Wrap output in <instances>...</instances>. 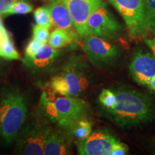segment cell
Returning <instances> with one entry per match:
<instances>
[{
  "instance_id": "24",
  "label": "cell",
  "mask_w": 155,
  "mask_h": 155,
  "mask_svg": "<svg viewBox=\"0 0 155 155\" xmlns=\"http://www.w3.org/2000/svg\"><path fill=\"white\" fill-rule=\"evenodd\" d=\"M128 152H129V147L127 145L119 141L114 146L111 155H124L127 154Z\"/></svg>"
},
{
  "instance_id": "15",
  "label": "cell",
  "mask_w": 155,
  "mask_h": 155,
  "mask_svg": "<svg viewBox=\"0 0 155 155\" xmlns=\"http://www.w3.org/2000/svg\"><path fill=\"white\" fill-rule=\"evenodd\" d=\"M66 131L75 141H83L91 134L93 125L89 118H84L73 124Z\"/></svg>"
},
{
  "instance_id": "20",
  "label": "cell",
  "mask_w": 155,
  "mask_h": 155,
  "mask_svg": "<svg viewBox=\"0 0 155 155\" xmlns=\"http://www.w3.org/2000/svg\"><path fill=\"white\" fill-rule=\"evenodd\" d=\"M116 101V94L113 89H103L98 97V101L101 108H111L115 105Z\"/></svg>"
},
{
  "instance_id": "28",
  "label": "cell",
  "mask_w": 155,
  "mask_h": 155,
  "mask_svg": "<svg viewBox=\"0 0 155 155\" xmlns=\"http://www.w3.org/2000/svg\"><path fill=\"white\" fill-rule=\"evenodd\" d=\"M0 31H1V32H2L3 33H5V34L6 33H8V32H7V30H6V29L5 28V27H4L1 17H0Z\"/></svg>"
},
{
  "instance_id": "13",
  "label": "cell",
  "mask_w": 155,
  "mask_h": 155,
  "mask_svg": "<svg viewBox=\"0 0 155 155\" xmlns=\"http://www.w3.org/2000/svg\"><path fill=\"white\" fill-rule=\"evenodd\" d=\"M53 26L77 33L72 17L63 0H50L48 5Z\"/></svg>"
},
{
  "instance_id": "19",
  "label": "cell",
  "mask_w": 155,
  "mask_h": 155,
  "mask_svg": "<svg viewBox=\"0 0 155 155\" xmlns=\"http://www.w3.org/2000/svg\"><path fill=\"white\" fill-rule=\"evenodd\" d=\"M34 18L37 25L40 26L45 27L48 29L53 27L51 17L48 6H43L36 9L34 12Z\"/></svg>"
},
{
  "instance_id": "7",
  "label": "cell",
  "mask_w": 155,
  "mask_h": 155,
  "mask_svg": "<svg viewBox=\"0 0 155 155\" xmlns=\"http://www.w3.org/2000/svg\"><path fill=\"white\" fill-rule=\"evenodd\" d=\"M83 48L88 61L98 67L110 65L119 59L120 48L108 40L95 35L83 37Z\"/></svg>"
},
{
  "instance_id": "29",
  "label": "cell",
  "mask_w": 155,
  "mask_h": 155,
  "mask_svg": "<svg viewBox=\"0 0 155 155\" xmlns=\"http://www.w3.org/2000/svg\"><path fill=\"white\" fill-rule=\"evenodd\" d=\"M151 152L153 154H155V139L152 141V144H151Z\"/></svg>"
},
{
  "instance_id": "17",
  "label": "cell",
  "mask_w": 155,
  "mask_h": 155,
  "mask_svg": "<svg viewBox=\"0 0 155 155\" xmlns=\"http://www.w3.org/2000/svg\"><path fill=\"white\" fill-rule=\"evenodd\" d=\"M144 12L148 32L155 36V0H145Z\"/></svg>"
},
{
  "instance_id": "21",
  "label": "cell",
  "mask_w": 155,
  "mask_h": 155,
  "mask_svg": "<svg viewBox=\"0 0 155 155\" xmlns=\"http://www.w3.org/2000/svg\"><path fill=\"white\" fill-rule=\"evenodd\" d=\"M32 6L31 4L24 0H19L15 2L7 11L6 15H25L28 14L32 11Z\"/></svg>"
},
{
  "instance_id": "23",
  "label": "cell",
  "mask_w": 155,
  "mask_h": 155,
  "mask_svg": "<svg viewBox=\"0 0 155 155\" xmlns=\"http://www.w3.org/2000/svg\"><path fill=\"white\" fill-rule=\"evenodd\" d=\"M42 43L39 42L35 38H32L29 41L28 45L25 48V60L24 62L28 61L29 60L32 59L35 55H36L37 52L40 49V48L42 46Z\"/></svg>"
},
{
  "instance_id": "8",
  "label": "cell",
  "mask_w": 155,
  "mask_h": 155,
  "mask_svg": "<svg viewBox=\"0 0 155 155\" xmlns=\"http://www.w3.org/2000/svg\"><path fill=\"white\" fill-rule=\"evenodd\" d=\"M121 25L104 2L90 15L86 24V35L100 37L112 41L119 36Z\"/></svg>"
},
{
  "instance_id": "27",
  "label": "cell",
  "mask_w": 155,
  "mask_h": 155,
  "mask_svg": "<svg viewBox=\"0 0 155 155\" xmlns=\"http://www.w3.org/2000/svg\"><path fill=\"white\" fill-rule=\"evenodd\" d=\"M146 87H147L150 90L153 91L155 92V76L152 78L149 81Z\"/></svg>"
},
{
  "instance_id": "25",
  "label": "cell",
  "mask_w": 155,
  "mask_h": 155,
  "mask_svg": "<svg viewBox=\"0 0 155 155\" xmlns=\"http://www.w3.org/2000/svg\"><path fill=\"white\" fill-rule=\"evenodd\" d=\"M19 0H0V15H6L7 11Z\"/></svg>"
},
{
  "instance_id": "9",
  "label": "cell",
  "mask_w": 155,
  "mask_h": 155,
  "mask_svg": "<svg viewBox=\"0 0 155 155\" xmlns=\"http://www.w3.org/2000/svg\"><path fill=\"white\" fill-rule=\"evenodd\" d=\"M119 140L111 131L100 129L83 141H75L77 150L81 155H111Z\"/></svg>"
},
{
  "instance_id": "1",
  "label": "cell",
  "mask_w": 155,
  "mask_h": 155,
  "mask_svg": "<svg viewBox=\"0 0 155 155\" xmlns=\"http://www.w3.org/2000/svg\"><path fill=\"white\" fill-rule=\"evenodd\" d=\"M113 90L116 96L115 105L111 108H101V111L114 124L131 129L155 120V100L150 95L126 86Z\"/></svg>"
},
{
  "instance_id": "22",
  "label": "cell",
  "mask_w": 155,
  "mask_h": 155,
  "mask_svg": "<svg viewBox=\"0 0 155 155\" xmlns=\"http://www.w3.org/2000/svg\"><path fill=\"white\" fill-rule=\"evenodd\" d=\"M32 34H33V38L42 44L47 43L50 38L49 29L45 28V27L40 26L38 25L33 26Z\"/></svg>"
},
{
  "instance_id": "6",
  "label": "cell",
  "mask_w": 155,
  "mask_h": 155,
  "mask_svg": "<svg viewBox=\"0 0 155 155\" xmlns=\"http://www.w3.org/2000/svg\"><path fill=\"white\" fill-rule=\"evenodd\" d=\"M121 15L129 36L134 40L144 39L148 35L145 22V0H109Z\"/></svg>"
},
{
  "instance_id": "5",
  "label": "cell",
  "mask_w": 155,
  "mask_h": 155,
  "mask_svg": "<svg viewBox=\"0 0 155 155\" xmlns=\"http://www.w3.org/2000/svg\"><path fill=\"white\" fill-rule=\"evenodd\" d=\"M50 127L40 114L26 121L16 139L17 154H44V143Z\"/></svg>"
},
{
  "instance_id": "10",
  "label": "cell",
  "mask_w": 155,
  "mask_h": 155,
  "mask_svg": "<svg viewBox=\"0 0 155 155\" xmlns=\"http://www.w3.org/2000/svg\"><path fill=\"white\" fill-rule=\"evenodd\" d=\"M72 17L78 35H86L87 21L94 12L104 3L103 0H63Z\"/></svg>"
},
{
  "instance_id": "11",
  "label": "cell",
  "mask_w": 155,
  "mask_h": 155,
  "mask_svg": "<svg viewBox=\"0 0 155 155\" xmlns=\"http://www.w3.org/2000/svg\"><path fill=\"white\" fill-rule=\"evenodd\" d=\"M129 73L135 82L147 86L149 81L155 76V58L152 53L137 50L129 64Z\"/></svg>"
},
{
  "instance_id": "4",
  "label": "cell",
  "mask_w": 155,
  "mask_h": 155,
  "mask_svg": "<svg viewBox=\"0 0 155 155\" xmlns=\"http://www.w3.org/2000/svg\"><path fill=\"white\" fill-rule=\"evenodd\" d=\"M84 62L71 60L58 74L53 77L48 86L53 94L78 98L90 84L89 75Z\"/></svg>"
},
{
  "instance_id": "16",
  "label": "cell",
  "mask_w": 155,
  "mask_h": 155,
  "mask_svg": "<svg viewBox=\"0 0 155 155\" xmlns=\"http://www.w3.org/2000/svg\"><path fill=\"white\" fill-rule=\"evenodd\" d=\"M78 33H72L61 28H56L50 35L48 43L54 49H60L73 43Z\"/></svg>"
},
{
  "instance_id": "26",
  "label": "cell",
  "mask_w": 155,
  "mask_h": 155,
  "mask_svg": "<svg viewBox=\"0 0 155 155\" xmlns=\"http://www.w3.org/2000/svg\"><path fill=\"white\" fill-rule=\"evenodd\" d=\"M144 42L149 48H150L151 51H152V53L155 58V36H154V38H146L144 39Z\"/></svg>"
},
{
  "instance_id": "3",
  "label": "cell",
  "mask_w": 155,
  "mask_h": 155,
  "mask_svg": "<svg viewBox=\"0 0 155 155\" xmlns=\"http://www.w3.org/2000/svg\"><path fill=\"white\" fill-rule=\"evenodd\" d=\"M28 116L25 95L15 88L5 89L0 96V139L10 144L17 136Z\"/></svg>"
},
{
  "instance_id": "14",
  "label": "cell",
  "mask_w": 155,
  "mask_h": 155,
  "mask_svg": "<svg viewBox=\"0 0 155 155\" xmlns=\"http://www.w3.org/2000/svg\"><path fill=\"white\" fill-rule=\"evenodd\" d=\"M61 51L58 49H54L49 44H42L36 55L32 59L25 61L28 66L35 69L45 68L53 64L61 55Z\"/></svg>"
},
{
  "instance_id": "18",
  "label": "cell",
  "mask_w": 155,
  "mask_h": 155,
  "mask_svg": "<svg viewBox=\"0 0 155 155\" xmlns=\"http://www.w3.org/2000/svg\"><path fill=\"white\" fill-rule=\"evenodd\" d=\"M0 57L9 61L19 60L20 58L18 52L15 49L14 44L12 41L10 36L5 38L0 47Z\"/></svg>"
},
{
  "instance_id": "2",
  "label": "cell",
  "mask_w": 155,
  "mask_h": 155,
  "mask_svg": "<svg viewBox=\"0 0 155 155\" xmlns=\"http://www.w3.org/2000/svg\"><path fill=\"white\" fill-rule=\"evenodd\" d=\"M40 111L48 122L67 130L78 120L89 118L91 109L88 103L78 97L52 98L43 92L40 101Z\"/></svg>"
},
{
  "instance_id": "12",
  "label": "cell",
  "mask_w": 155,
  "mask_h": 155,
  "mask_svg": "<svg viewBox=\"0 0 155 155\" xmlns=\"http://www.w3.org/2000/svg\"><path fill=\"white\" fill-rule=\"evenodd\" d=\"M72 137L66 130L59 127H50L44 143V154H72Z\"/></svg>"
}]
</instances>
